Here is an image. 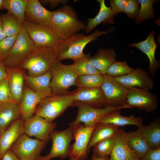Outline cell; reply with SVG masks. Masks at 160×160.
Returning a JSON list of instances; mask_svg holds the SVG:
<instances>
[{
    "mask_svg": "<svg viewBox=\"0 0 160 160\" xmlns=\"http://www.w3.org/2000/svg\"><path fill=\"white\" fill-rule=\"evenodd\" d=\"M120 127L110 124L99 122L94 128L89 140L87 147V153L90 152L91 148L97 142L114 136Z\"/></svg>",
    "mask_w": 160,
    "mask_h": 160,
    "instance_id": "29",
    "label": "cell"
},
{
    "mask_svg": "<svg viewBox=\"0 0 160 160\" xmlns=\"http://www.w3.org/2000/svg\"><path fill=\"white\" fill-rule=\"evenodd\" d=\"M115 79L128 89L136 87L152 90L154 87L153 79L148 72L140 68H137L125 75L114 77Z\"/></svg>",
    "mask_w": 160,
    "mask_h": 160,
    "instance_id": "15",
    "label": "cell"
},
{
    "mask_svg": "<svg viewBox=\"0 0 160 160\" xmlns=\"http://www.w3.org/2000/svg\"><path fill=\"white\" fill-rule=\"evenodd\" d=\"M3 29L7 37L18 35L23 25L18 19L12 14L7 12L0 15Z\"/></svg>",
    "mask_w": 160,
    "mask_h": 160,
    "instance_id": "32",
    "label": "cell"
},
{
    "mask_svg": "<svg viewBox=\"0 0 160 160\" xmlns=\"http://www.w3.org/2000/svg\"><path fill=\"white\" fill-rule=\"evenodd\" d=\"M127 0H110V8L115 14L123 12Z\"/></svg>",
    "mask_w": 160,
    "mask_h": 160,
    "instance_id": "41",
    "label": "cell"
},
{
    "mask_svg": "<svg viewBox=\"0 0 160 160\" xmlns=\"http://www.w3.org/2000/svg\"><path fill=\"white\" fill-rule=\"evenodd\" d=\"M41 99L26 86L24 87L23 98L19 105L21 117L24 121L33 116L37 105Z\"/></svg>",
    "mask_w": 160,
    "mask_h": 160,
    "instance_id": "24",
    "label": "cell"
},
{
    "mask_svg": "<svg viewBox=\"0 0 160 160\" xmlns=\"http://www.w3.org/2000/svg\"><path fill=\"white\" fill-rule=\"evenodd\" d=\"M133 69L129 67L126 61L113 62L105 72L106 74L113 77L125 75L131 72Z\"/></svg>",
    "mask_w": 160,
    "mask_h": 160,
    "instance_id": "37",
    "label": "cell"
},
{
    "mask_svg": "<svg viewBox=\"0 0 160 160\" xmlns=\"http://www.w3.org/2000/svg\"><path fill=\"white\" fill-rule=\"evenodd\" d=\"M96 125L89 127L81 123L73 126L75 141L71 145V150L68 156L70 160H85L88 157L87 147Z\"/></svg>",
    "mask_w": 160,
    "mask_h": 160,
    "instance_id": "12",
    "label": "cell"
},
{
    "mask_svg": "<svg viewBox=\"0 0 160 160\" xmlns=\"http://www.w3.org/2000/svg\"><path fill=\"white\" fill-rule=\"evenodd\" d=\"M56 126L55 122L48 121L41 116L34 115L25 121L24 133L29 136L48 142L50 136Z\"/></svg>",
    "mask_w": 160,
    "mask_h": 160,
    "instance_id": "14",
    "label": "cell"
},
{
    "mask_svg": "<svg viewBox=\"0 0 160 160\" xmlns=\"http://www.w3.org/2000/svg\"><path fill=\"white\" fill-rule=\"evenodd\" d=\"M72 92L65 94H54L41 99L37 105L35 115L50 122L63 113L75 101Z\"/></svg>",
    "mask_w": 160,
    "mask_h": 160,
    "instance_id": "4",
    "label": "cell"
},
{
    "mask_svg": "<svg viewBox=\"0 0 160 160\" xmlns=\"http://www.w3.org/2000/svg\"><path fill=\"white\" fill-rule=\"evenodd\" d=\"M52 12V29L61 39L85 30L86 25L78 19L71 6L65 5Z\"/></svg>",
    "mask_w": 160,
    "mask_h": 160,
    "instance_id": "2",
    "label": "cell"
},
{
    "mask_svg": "<svg viewBox=\"0 0 160 160\" xmlns=\"http://www.w3.org/2000/svg\"><path fill=\"white\" fill-rule=\"evenodd\" d=\"M140 160H160V147L155 149H149Z\"/></svg>",
    "mask_w": 160,
    "mask_h": 160,
    "instance_id": "42",
    "label": "cell"
},
{
    "mask_svg": "<svg viewBox=\"0 0 160 160\" xmlns=\"http://www.w3.org/2000/svg\"><path fill=\"white\" fill-rule=\"evenodd\" d=\"M85 160H87L85 159ZM91 160H110L109 156H107L103 157H98L95 156H92V159Z\"/></svg>",
    "mask_w": 160,
    "mask_h": 160,
    "instance_id": "47",
    "label": "cell"
},
{
    "mask_svg": "<svg viewBox=\"0 0 160 160\" xmlns=\"http://www.w3.org/2000/svg\"><path fill=\"white\" fill-rule=\"evenodd\" d=\"M33 42L23 27L12 48L4 60L9 69L18 68L35 49Z\"/></svg>",
    "mask_w": 160,
    "mask_h": 160,
    "instance_id": "6",
    "label": "cell"
},
{
    "mask_svg": "<svg viewBox=\"0 0 160 160\" xmlns=\"http://www.w3.org/2000/svg\"><path fill=\"white\" fill-rule=\"evenodd\" d=\"M7 36L4 31L2 20L0 15V41L5 39Z\"/></svg>",
    "mask_w": 160,
    "mask_h": 160,
    "instance_id": "46",
    "label": "cell"
},
{
    "mask_svg": "<svg viewBox=\"0 0 160 160\" xmlns=\"http://www.w3.org/2000/svg\"><path fill=\"white\" fill-rule=\"evenodd\" d=\"M51 79L49 71L45 74L37 77L31 76L26 74L24 83L27 87L43 99L54 94L50 86Z\"/></svg>",
    "mask_w": 160,
    "mask_h": 160,
    "instance_id": "20",
    "label": "cell"
},
{
    "mask_svg": "<svg viewBox=\"0 0 160 160\" xmlns=\"http://www.w3.org/2000/svg\"><path fill=\"white\" fill-rule=\"evenodd\" d=\"M1 160H20L17 156L10 149L4 153Z\"/></svg>",
    "mask_w": 160,
    "mask_h": 160,
    "instance_id": "44",
    "label": "cell"
},
{
    "mask_svg": "<svg viewBox=\"0 0 160 160\" xmlns=\"http://www.w3.org/2000/svg\"><path fill=\"white\" fill-rule=\"evenodd\" d=\"M21 117L19 104L12 101L0 104V134Z\"/></svg>",
    "mask_w": 160,
    "mask_h": 160,
    "instance_id": "25",
    "label": "cell"
},
{
    "mask_svg": "<svg viewBox=\"0 0 160 160\" xmlns=\"http://www.w3.org/2000/svg\"><path fill=\"white\" fill-rule=\"evenodd\" d=\"M25 121L21 117L15 121L0 134V160L4 153L24 133Z\"/></svg>",
    "mask_w": 160,
    "mask_h": 160,
    "instance_id": "19",
    "label": "cell"
},
{
    "mask_svg": "<svg viewBox=\"0 0 160 160\" xmlns=\"http://www.w3.org/2000/svg\"><path fill=\"white\" fill-rule=\"evenodd\" d=\"M18 35L7 37L0 41V59L4 60L7 57L14 44Z\"/></svg>",
    "mask_w": 160,
    "mask_h": 160,
    "instance_id": "38",
    "label": "cell"
},
{
    "mask_svg": "<svg viewBox=\"0 0 160 160\" xmlns=\"http://www.w3.org/2000/svg\"><path fill=\"white\" fill-rule=\"evenodd\" d=\"M140 8L135 18V23L139 24L149 18H155L153 5L154 0H138Z\"/></svg>",
    "mask_w": 160,
    "mask_h": 160,
    "instance_id": "35",
    "label": "cell"
},
{
    "mask_svg": "<svg viewBox=\"0 0 160 160\" xmlns=\"http://www.w3.org/2000/svg\"><path fill=\"white\" fill-rule=\"evenodd\" d=\"M11 101L7 76L0 81V104Z\"/></svg>",
    "mask_w": 160,
    "mask_h": 160,
    "instance_id": "39",
    "label": "cell"
},
{
    "mask_svg": "<svg viewBox=\"0 0 160 160\" xmlns=\"http://www.w3.org/2000/svg\"><path fill=\"white\" fill-rule=\"evenodd\" d=\"M156 95L146 89L133 87L128 90L126 103L130 106L151 112L157 107Z\"/></svg>",
    "mask_w": 160,
    "mask_h": 160,
    "instance_id": "13",
    "label": "cell"
},
{
    "mask_svg": "<svg viewBox=\"0 0 160 160\" xmlns=\"http://www.w3.org/2000/svg\"><path fill=\"white\" fill-rule=\"evenodd\" d=\"M36 48L57 47L61 40L52 29L25 19L23 24Z\"/></svg>",
    "mask_w": 160,
    "mask_h": 160,
    "instance_id": "9",
    "label": "cell"
},
{
    "mask_svg": "<svg viewBox=\"0 0 160 160\" xmlns=\"http://www.w3.org/2000/svg\"><path fill=\"white\" fill-rule=\"evenodd\" d=\"M7 68L4 63V60L0 59V81L7 76Z\"/></svg>",
    "mask_w": 160,
    "mask_h": 160,
    "instance_id": "45",
    "label": "cell"
},
{
    "mask_svg": "<svg viewBox=\"0 0 160 160\" xmlns=\"http://www.w3.org/2000/svg\"><path fill=\"white\" fill-rule=\"evenodd\" d=\"M73 126L63 130H54L50 136L52 144L49 153L44 156H40L36 160H50L58 157L63 159L68 156L71 150V141L74 139Z\"/></svg>",
    "mask_w": 160,
    "mask_h": 160,
    "instance_id": "8",
    "label": "cell"
},
{
    "mask_svg": "<svg viewBox=\"0 0 160 160\" xmlns=\"http://www.w3.org/2000/svg\"><path fill=\"white\" fill-rule=\"evenodd\" d=\"M78 108V112L75 119L69 124L70 126H75L83 123L86 127H92L98 123L106 114L114 110L124 108H133L127 104L123 106L114 107L107 105L101 108L92 107L78 101H75L73 105Z\"/></svg>",
    "mask_w": 160,
    "mask_h": 160,
    "instance_id": "7",
    "label": "cell"
},
{
    "mask_svg": "<svg viewBox=\"0 0 160 160\" xmlns=\"http://www.w3.org/2000/svg\"><path fill=\"white\" fill-rule=\"evenodd\" d=\"M115 135L95 144L92 146L93 154L92 156L98 157L109 156L113 148Z\"/></svg>",
    "mask_w": 160,
    "mask_h": 160,
    "instance_id": "34",
    "label": "cell"
},
{
    "mask_svg": "<svg viewBox=\"0 0 160 160\" xmlns=\"http://www.w3.org/2000/svg\"><path fill=\"white\" fill-rule=\"evenodd\" d=\"M28 0H3V8L16 17L23 25Z\"/></svg>",
    "mask_w": 160,
    "mask_h": 160,
    "instance_id": "31",
    "label": "cell"
},
{
    "mask_svg": "<svg viewBox=\"0 0 160 160\" xmlns=\"http://www.w3.org/2000/svg\"><path fill=\"white\" fill-rule=\"evenodd\" d=\"M139 3L137 0H127L123 12L126 14L129 17L135 18L138 13Z\"/></svg>",
    "mask_w": 160,
    "mask_h": 160,
    "instance_id": "40",
    "label": "cell"
},
{
    "mask_svg": "<svg viewBox=\"0 0 160 160\" xmlns=\"http://www.w3.org/2000/svg\"><path fill=\"white\" fill-rule=\"evenodd\" d=\"M116 57L113 49L100 48L93 56L88 55L87 59L92 65L103 75L105 74L107 69L115 61Z\"/></svg>",
    "mask_w": 160,
    "mask_h": 160,
    "instance_id": "23",
    "label": "cell"
},
{
    "mask_svg": "<svg viewBox=\"0 0 160 160\" xmlns=\"http://www.w3.org/2000/svg\"><path fill=\"white\" fill-rule=\"evenodd\" d=\"M72 92L75 101L97 108H103L107 105L103 91L100 87L78 88Z\"/></svg>",
    "mask_w": 160,
    "mask_h": 160,
    "instance_id": "16",
    "label": "cell"
},
{
    "mask_svg": "<svg viewBox=\"0 0 160 160\" xmlns=\"http://www.w3.org/2000/svg\"><path fill=\"white\" fill-rule=\"evenodd\" d=\"M68 1V0H42L40 2L43 4H49L50 7L52 8L57 6L60 3L65 4Z\"/></svg>",
    "mask_w": 160,
    "mask_h": 160,
    "instance_id": "43",
    "label": "cell"
},
{
    "mask_svg": "<svg viewBox=\"0 0 160 160\" xmlns=\"http://www.w3.org/2000/svg\"><path fill=\"white\" fill-rule=\"evenodd\" d=\"M103 76V81L100 87L103 91L107 105L117 107L127 104L126 96L128 89L118 82L114 77L106 74Z\"/></svg>",
    "mask_w": 160,
    "mask_h": 160,
    "instance_id": "11",
    "label": "cell"
},
{
    "mask_svg": "<svg viewBox=\"0 0 160 160\" xmlns=\"http://www.w3.org/2000/svg\"><path fill=\"white\" fill-rule=\"evenodd\" d=\"M3 0H0V10L3 9Z\"/></svg>",
    "mask_w": 160,
    "mask_h": 160,
    "instance_id": "48",
    "label": "cell"
},
{
    "mask_svg": "<svg viewBox=\"0 0 160 160\" xmlns=\"http://www.w3.org/2000/svg\"><path fill=\"white\" fill-rule=\"evenodd\" d=\"M120 110L117 109L110 112L105 115L99 122L112 124L119 127L127 125L137 127L143 125L142 118L136 117L133 115L129 116H122L121 115Z\"/></svg>",
    "mask_w": 160,
    "mask_h": 160,
    "instance_id": "27",
    "label": "cell"
},
{
    "mask_svg": "<svg viewBox=\"0 0 160 160\" xmlns=\"http://www.w3.org/2000/svg\"><path fill=\"white\" fill-rule=\"evenodd\" d=\"M129 46L136 47L147 55L150 62L148 68L150 73L152 76L155 77L156 72L160 67V63L155 57L157 45L154 39V31H151L145 40L139 43L131 44Z\"/></svg>",
    "mask_w": 160,
    "mask_h": 160,
    "instance_id": "22",
    "label": "cell"
},
{
    "mask_svg": "<svg viewBox=\"0 0 160 160\" xmlns=\"http://www.w3.org/2000/svg\"><path fill=\"white\" fill-rule=\"evenodd\" d=\"M74 61L75 70L78 76L90 74L102 75L89 62L87 55L83 58Z\"/></svg>",
    "mask_w": 160,
    "mask_h": 160,
    "instance_id": "36",
    "label": "cell"
},
{
    "mask_svg": "<svg viewBox=\"0 0 160 160\" xmlns=\"http://www.w3.org/2000/svg\"><path fill=\"white\" fill-rule=\"evenodd\" d=\"M7 69L11 101L19 104L23 97L25 70L19 68Z\"/></svg>",
    "mask_w": 160,
    "mask_h": 160,
    "instance_id": "21",
    "label": "cell"
},
{
    "mask_svg": "<svg viewBox=\"0 0 160 160\" xmlns=\"http://www.w3.org/2000/svg\"><path fill=\"white\" fill-rule=\"evenodd\" d=\"M127 139L129 147L140 159L150 149L143 136L137 130L127 133Z\"/></svg>",
    "mask_w": 160,
    "mask_h": 160,
    "instance_id": "30",
    "label": "cell"
},
{
    "mask_svg": "<svg viewBox=\"0 0 160 160\" xmlns=\"http://www.w3.org/2000/svg\"><path fill=\"white\" fill-rule=\"evenodd\" d=\"M103 81V75L90 74L78 76L76 80L78 88L100 87Z\"/></svg>",
    "mask_w": 160,
    "mask_h": 160,
    "instance_id": "33",
    "label": "cell"
},
{
    "mask_svg": "<svg viewBox=\"0 0 160 160\" xmlns=\"http://www.w3.org/2000/svg\"><path fill=\"white\" fill-rule=\"evenodd\" d=\"M47 142L32 139L24 134L11 146L10 150L20 160H36Z\"/></svg>",
    "mask_w": 160,
    "mask_h": 160,
    "instance_id": "10",
    "label": "cell"
},
{
    "mask_svg": "<svg viewBox=\"0 0 160 160\" xmlns=\"http://www.w3.org/2000/svg\"><path fill=\"white\" fill-rule=\"evenodd\" d=\"M57 57L56 48H35L18 68L27 70L28 75L31 76H40L49 71Z\"/></svg>",
    "mask_w": 160,
    "mask_h": 160,
    "instance_id": "3",
    "label": "cell"
},
{
    "mask_svg": "<svg viewBox=\"0 0 160 160\" xmlns=\"http://www.w3.org/2000/svg\"><path fill=\"white\" fill-rule=\"evenodd\" d=\"M52 12L45 9L39 0H28L25 19L52 29Z\"/></svg>",
    "mask_w": 160,
    "mask_h": 160,
    "instance_id": "17",
    "label": "cell"
},
{
    "mask_svg": "<svg viewBox=\"0 0 160 160\" xmlns=\"http://www.w3.org/2000/svg\"><path fill=\"white\" fill-rule=\"evenodd\" d=\"M142 135L150 149L160 147V120L156 119L147 125L137 127V130Z\"/></svg>",
    "mask_w": 160,
    "mask_h": 160,
    "instance_id": "26",
    "label": "cell"
},
{
    "mask_svg": "<svg viewBox=\"0 0 160 160\" xmlns=\"http://www.w3.org/2000/svg\"><path fill=\"white\" fill-rule=\"evenodd\" d=\"M110 160H140L129 147L127 143V132L119 129L115 135Z\"/></svg>",
    "mask_w": 160,
    "mask_h": 160,
    "instance_id": "18",
    "label": "cell"
},
{
    "mask_svg": "<svg viewBox=\"0 0 160 160\" xmlns=\"http://www.w3.org/2000/svg\"><path fill=\"white\" fill-rule=\"evenodd\" d=\"M51 79L50 86L54 94H65L71 92L69 87L76 86L78 76L73 64L65 65L56 60L50 69Z\"/></svg>",
    "mask_w": 160,
    "mask_h": 160,
    "instance_id": "5",
    "label": "cell"
},
{
    "mask_svg": "<svg viewBox=\"0 0 160 160\" xmlns=\"http://www.w3.org/2000/svg\"><path fill=\"white\" fill-rule=\"evenodd\" d=\"M100 8L97 15L94 18H89L85 30V32L89 34L95 27L101 23L104 24H114L113 19L116 14L113 13L110 7H107L104 0H97Z\"/></svg>",
    "mask_w": 160,
    "mask_h": 160,
    "instance_id": "28",
    "label": "cell"
},
{
    "mask_svg": "<svg viewBox=\"0 0 160 160\" xmlns=\"http://www.w3.org/2000/svg\"><path fill=\"white\" fill-rule=\"evenodd\" d=\"M108 31H100L97 29L91 34L86 36L82 33H76L61 40L57 47V60L70 59L74 61L85 57L83 52L86 45L97 40L101 35Z\"/></svg>",
    "mask_w": 160,
    "mask_h": 160,
    "instance_id": "1",
    "label": "cell"
}]
</instances>
